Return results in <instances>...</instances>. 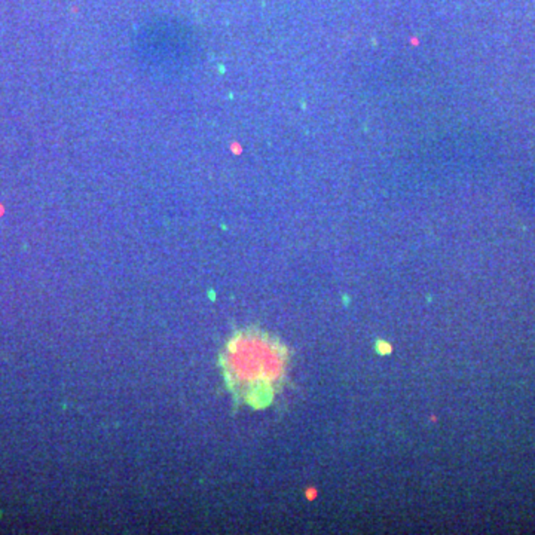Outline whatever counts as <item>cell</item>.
I'll return each instance as SVG.
<instances>
[{"mask_svg": "<svg viewBox=\"0 0 535 535\" xmlns=\"http://www.w3.org/2000/svg\"><path fill=\"white\" fill-rule=\"evenodd\" d=\"M287 348L254 328L235 332L220 354L226 387L253 409L268 407L287 372Z\"/></svg>", "mask_w": 535, "mask_h": 535, "instance_id": "1", "label": "cell"}, {"mask_svg": "<svg viewBox=\"0 0 535 535\" xmlns=\"http://www.w3.org/2000/svg\"><path fill=\"white\" fill-rule=\"evenodd\" d=\"M376 352L380 354V355L391 354V352H393V346L390 345L388 342H385V341H378V342H376Z\"/></svg>", "mask_w": 535, "mask_h": 535, "instance_id": "2", "label": "cell"}]
</instances>
